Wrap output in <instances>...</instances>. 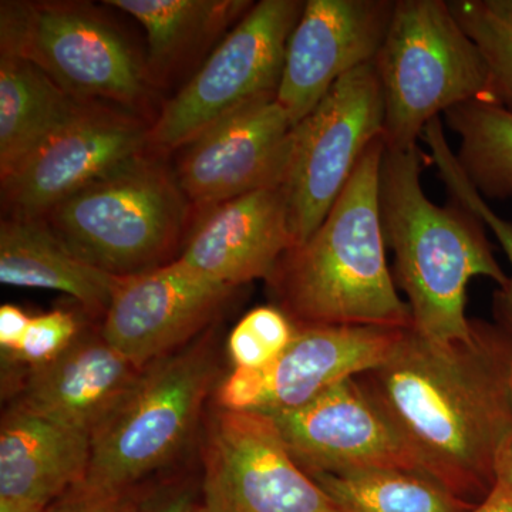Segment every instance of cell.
I'll return each instance as SVG.
<instances>
[{"label": "cell", "mask_w": 512, "mask_h": 512, "mask_svg": "<svg viewBox=\"0 0 512 512\" xmlns=\"http://www.w3.org/2000/svg\"><path fill=\"white\" fill-rule=\"evenodd\" d=\"M138 512H204L200 470L170 471L144 484Z\"/></svg>", "instance_id": "f1b7e54d"}, {"label": "cell", "mask_w": 512, "mask_h": 512, "mask_svg": "<svg viewBox=\"0 0 512 512\" xmlns=\"http://www.w3.org/2000/svg\"><path fill=\"white\" fill-rule=\"evenodd\" d=\"M190 211L175 173L146 151L70 195L42 221L84 262L127 278L177 259Z\"/></svg>", "instance_id": "5b68a950"}, {"label": "cell", "mask_w": 512, "mask_h": 512, "mask_svg": "<svg viewBox=\"0 0 512 512\" xmlns=\"http://www.w3.org/2000/svg\"><path fill=\"white\" fill-rule=\"evenodd\" d=\"M120 278L73 254L42 220L3 218L0 224V282L16 288L59 291L90 316L106 315Z\"/></svg>", "instance_id": "ffe728a7"}, {"label": "cell", "mask_w": 512, "mask_h": 512, "mask_svg": "<svg viewBox=\"0 0 512 512\" xmlns=\"http://www.w3.org/2000/svg\"><path fill=\"white\" fill-rule=\"evenodd\" d=\"M458 138L456 160L478 194L512 198V113L491 99L458 104L444 113Z\"/></svg>", "instance_id": "cb8c5ba5"}, {"label": "cell", "mask_w": 512, "mask_h": 512, "mask_svg": "<svg viewBox=\"0 0 512 512\" xmlns=\"http://www.w3.org/2000/svg\"><path fill=\"white\" fill-rule=\"evenodd\" d=\"M309 476L340 512H467L474 508L421 471L370 468Z\"/></svg>", "instance_id": "603a6c76"}, {"label": "cell", "mask_w": 512, "mask_h": 512, "mask_svg": "<svg viewBox=\"0 0 512 512\" xmlns=\"http://www.w3.org/2000/svg\"><path fill=\"white\" fill-rule=\"evenodd\" d=\"M512 338V336H511ZM508 386H510V396H511V403H512V359H511V365H510V376H508Z\"/></svg>", "instance_id": "d590c367"}, {"label": "cell", "mask_w": 512, "mask_h": 512, "mask_svg": "<svg viewBox=\"0 0 512 512\" xmlns=\"http://www.w3.org/2000/svg\"><path fill=\"white\" fill-rule=\"evenodd\" d=\"M305 2L261 0L224 36L150 128V148H184L231 111L276 96L286 47Z\"/></svg>", "instance_id": "ba28073f"}, {"label": "cell", "mask_w": 512, "mask_h": 512, "mask_svg": "<svg viewBox=\"0 0 512 512\" xmlns=\"http://www.w3.org/2000/svg\"><path fill=\"white\" fill-rule=\"evenodd\" d=\"M298 328L278 306H259L232 329L227 342L234 369L259 370L271 365L295 338Z\"/></svg>", "instance_id": "4316f807"}, {"label": "cell", "mask_w": 512, "mask_h": 512, "mask_svg": "<svg viewBox=\"0 0 512 512\" xmlns=\"http://www.w3.org/2000/svg\"><path fill=\"white\" fill-rule=\"evenodd\" d=\"M10 403L93 436L134 386L140 367L99 333H80L46 365L13 366Z\"/></svg>", "instance_id": "e0dca14e"}, {"label": "cell", "mask_w": 512, "mask_h": 512, "mask_svg": "<svg viewBox=\"0 0 512 512\" xmlns=\"http://www.w3.org/2000/svg\"><path fill=\"white\" fill-rule=\"evenodd\" d=\"M396 0H308L286 47L276 100L293 126L333 84L373 62L386 39Z\"/></svg>", "instance_id": "2e32d148"}, {"label": "cell", "mask_w": 512, "mask_h": 512, "mask_svg": "<svg viewBox=\"0 0 512 512\" xmlns=\"http://www.w3.org/2000/svg\"><path fill=\"white\" fill-rule=\"evenodd\" d=\"M383 130L384 100L375 60L333 84L293 127L291 164L282 185L293 247L308 241L325 221Z\"/></svg>", "instance_id": "9c48e42d"}, {"label": "cell", "mask_w": 512, "mask_h": 512, "mask_svg": "<svg viewBox=\"0 0 512 512\" xmlns=\"http://www.w3.org/2000/svg\"><path fill=\"white\" fill-rule=\"evenodd\" d=\"M384 151V138L377 137L325 221L266 279L276 306L298 328L413 326L409 303L387 266L379 207Z\"/></svg>", "instance_id": "7a4b0ae2"}, {"label": "cell", "mask_w": 512, "mask_h": 512, "mask_svg": "<svg viewBox=\"0 0 512 512\" xmlns=\"http://www.w3.org/2000/svg\"><path fill=\"white\" fill-rule=\"evenodd\" d=\"M467 512H512V497L494 485L490 494Z\"/></svg>", "instance_id": "d6a6232c"}, {"label": "cell", "mask_w": 512, "mask_h": 512, "mask_svg": "<svg viewBox=\"0 0 512 512\" xmlns=\"http://www.w3.org/2000/svg\"><path fill=\"white\" fill-rule=\"evenodd\" d=\"M268 416L305 473L421 471L412 448L357 377L330 387L299 409Z\"/></svg>", "instance_id": "9a60e30c"}, {"label": "cell", "mask_w": 512, "mask_h": 512, "mask_svg": "<svg viewBox=\"0 0 512 512\" xmlns=\"http://www.w3.org/2000/svg\"><path fill=\"white\" fill-rule=\"evenodd\" d=\"M143 485L127 490H106L82 483L50 505L49 512H138Z\"/></svg>", "instance_id": "f546056e"}, {"label": "cell", "mask_w": 512, "mask_h": 512, "mask_svg": "<svg viewBox=\"0 0 512 512\" xmlns=\"http://www.w3.org/2000/svg\"><path fill=\"white\" fill-rule=\"evenodd\" d=\"M292 247L284 187H272L202 212L178 259L205 278L237 289L268 279Z\"/></svg>", "instance_id": "ac0fdd59"}, {"label": "cell", "mask_w": 512, "mask_h": 512, "mask_svg": "<svg viewBox=\"0 0 512 512\" xmlns=\"http://www.w3.org/2000/svg\"><path fill=\"white\" fill-rule=\"evenodd\" d=\"M83 330L73 313L52 311L30 319L28 332L15 356L13 366L35 367L52 362L79 338Z\"/></svg>", "instance_id": "83f0119b"}, {"label": "cell", "mask_w": 512, "mask_h": 512, "mask_svg": "<svg viewBox=\"0 0 512 512\" xmlns=\"http://www.w3.org/2000/svg\"><path fill=\"white\" fill-rule=\"evenodd\" d=\"M234 291L177 258L153 271L120 278L100 332L144 369L207 332Z\"/></svg>", "instance_id": "5bb4252c"}, {"label": "cell", "mask_w": 512, "mask_h": 512, "mask_svg": "<svg viewBox=\"0 0 512 512\" xmlns=\"http://www.w3.org/2000/svg\"><path fill=\"white\" fill-rule=\"evenodd\" d=\"M82 101L28 60L0 55V178L12 173Z\"/></svg>", "instance_id": "7402d4cb"}, {"label": "cell", "mask_w": 512, "mask_h": 512, "mask_svg": "<svg viewBox=\"0 0 512 512\" xmlns=\"http://www.w3.org/2000/svg\"><path fill=\"white\" fill-rule=\"evenodd\" d=\"M147 32L151 83H164L247 15L248 0H109Z\"/></svg>", "instance_id": "44dd1931"}, {"label": "cell", "mask_w": 512, "mask_h": 512, "mask_svg": "<svg viewBox=\"0 0 512 512\" xmlns=\"http://www.w3.org/2000/svg\"><path fill=\"white\" fill-rule=\"evenodd\" d=\"M484 2L495 15L500 16L512 26V0H484Z\"/></svg>", "instance_id": "836d02e7"}, {"label": "cell", "mask_w": 512, "mask_h": 512, "mask_svg": "<svg viewBox=\"0 0 512 512\" xmlns=\"http://www.w3.org/2000/svg\"><path fill=\"white\" fill-rule=\"evenodd\" d=\"M0 512H49V508L37 507V505L12 503V501H0Z\"/></svg>", "instance_id": "e575fe53"}, {"label": "cell", "mask_w": 512, "mask_h": 512, "mask_svg": "<svg viewBox=\"0 0 512 512\" xmlns=\"http://www.w3.org/2000/svg\"><path fill=\"white\" fill-rule=\"evenodd\" d=\"M423 136L429 144L431 157L439 170L440 178L446 184L448 192L453 195V200L474 212L484 222L485 227L491 229L504 254L507 255L511 275L508 276L507 284L495 292L494 315L497 325L512 336V222L495 214L487 201L467 180L457 163L456 154L451 153V148L448 147L440 119L430 121L424 128Z\"/></svg>", "instance_id": "d4e9b609"}, {"label": "cell", "mask_w": 512, "mask_h": 512, "mask_svg": "<svg viewBox=\"0 0 512 512\" xmlns=\"http://www.w3.org/2000/svg\"><path fill=\"white\" fill-rule=\"evenodd\" d=\"M30 316L18 306L3 305L0 308V346L3 359H10L19 352L30 325Z\"/></svg>", "instance_id": "4dcf8cb0"}, {"label": "cell", "mask_w": 512, "mask_h": 512, "mask_svg": "<svg viewBox=\"0 0 512 512\" xmlns=\"http://www.w3.org/2000/svg\"><path fill=\"white\" fill-rule=\"evenodd\" d=\"M512 338L473 320L471 338L437 343L417 330L382 363L357 376L392 420L421 471L476 507L495 484L498 450L512 430Z\"/></svg>", "instance_id": "6da1fadb"}, {"label": "cell", "mask_w": 512, "mask_h": 512, "mask_svg": "<svg viewBox=\"0 0 512 512\" xmlns=\"http://www.w3.org/2000/svg\"><path fill=\"white\" fill-rule=\"evenodd\" d=\"M494 477V485L512 497V430L498 450L497 458H495Z\"/></svg>", "instance_id": "1f68e13d"}, {"label": "cell", "mask_w": 512, "mask_h": 512, "mask_svg": "<svg viewBox=\"0 0 512 512\" xmlns=\"http://www.w3.org/2000/svg\"><path fill=\"white\" fill-rule=\"evenodd\" d=\"M293 124L276 96L231 111L184 147L175 178L192 210L204 212L264 188L282 187Z\"/></svg>", "instance_id": "4fadbf2b"}, {"label": "cell", "mask_w": 512, "mask_h": 512, "mask_svg": "<svg viewBox=\"0 0 512 512\" xmlns=\"http://www.w3.org/2000/svg\"><path fill=\"white\" fill-rule=\"evenodd\" d=\"M92 436L9 404L0 424V501L50 508L84 483Z\"/></svg>", "instance_id": "d6986e66"}, {"label": "cell", "mask_w": 512, "mask_h": 512, "mask_svg": "<svg viewBox=\"0 0 512 512\" xmlns=\"http://www.w3.org/2000/svg\"><path fill=\"white\" fill-rule=\"evenodd\" d=\"M143 117L83 100L72 116L2 181L6 218L42 220L56 205L150 148Z\"/></svg>", "instance_id": "8fae6325"}, {"label": "cell", "mask_w": 512, "mask_h": 512, "mask_svg": "<svg viewBox=\"0 0 512 512\" xmlns=\"http://www.w3.org/2000/svg\"><path fill=\"white\" fill-rule=\"evenodd\" d=\"M403 332L379 326L298 328L291 345L271 365L232 369L221 379L214 392L215 404L229 412L299 409L343 380L382 365Z\"/></svg>", "instance_id": "7c38bea8"}, {"label": "cell", "mask_w": 512, "mask_h": 512, "mask_svg": "<svg viewBox=\"0 0 512 512\" xmlns=\"http://www.w3.org/2000/svg\"><path fill=\"white\" fill-rule=\"evenodd\" d=\"M200 451L204 512H340L293 460L268 414L217 407Z\"/></svg>", "instance_id": "30bf717a"}, {"label": "cell", "mask_w": 512, "mask_h": 512, "mask_svg": "<svg viewBox=\"0 0 512 512\" xmlns=\"http://www.w3.org/2000/svg\"><path fill=\"white\" fill-rule=\"evenodd\" d=\"M375 64L386 148L417 147L440 113L491 99L487 60L444 0H396Z\"/></svg>", "instance_id": "8992f818"}, {"label": "cell", "mask_w": 512, "mask_h": 512, "mask_svg": "<svg viewBox=\"0 0 512 512\" xmlns=\"http://www.w3.org/2000/svg\"><path fill=\"white\" fill-rule=\"evenodd\" d=\"M220 355L208 329L144 367L123 402L94 431L84 483L127 490L175 470L198 436L205 403L221 382Z\"/></svg>", "instance_id": "277c9868"}, {"label": "cell", "mask_w": 512, "mask_h": 512, "mask_svg": "<svg viewBox=\"0 0 512 512\" xmlns=\"http://www.w3.org/2000/svg\"><path fill=\"white\" fill-rule=\"evenodd\" d=\"M448 5L487 60L491 100L512 113V26L484 0H453Z\"/></svg>", "instance_id": "484cf974"}, {"label": "cell", "mask_w": 512, "mask_h": 512, "mask_svg": "<svg viewBox=\"0 0 512 512\" xmlns=\"http://www.w3.org/2000/svg\"><path fill=\"white\" fill-rule=\"evenodd\" d=\"M423 153L419 146L384 151L380 170V220L387 247L396 256L394 274L406 292L413 328L437 343L471 338L466 315L467 286L476 276L507 284L474 212L453 200L433 204L421 187Z\"/></svg>", "instance_id": "3957f363"}, {"label": "cell", "mask_w": 512, "mask_h": 512, "mask_svg": "<svg viewBox=\"0 0 512 512\" xmlns=\"http://www.w3.org/2000/svg\"><path fill=\"white\" fill-rule=\"evenodd\" d=\"M0 55L35 64L64 92L137 114L151 83L123 30L90 3L2 2Z\"/></svg>", "instance_id": "52a82bcc"}]
</instances>
